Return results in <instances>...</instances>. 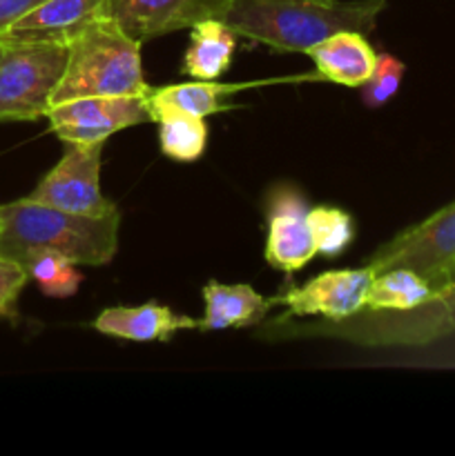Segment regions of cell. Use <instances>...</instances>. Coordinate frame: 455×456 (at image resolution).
<instances>
[{"instance_id":"obj_1","label":"cell","mask_w":455,"mask_h":456,"mask_svg":"<svg viewBox=\"0 0 455 456\" xmlns=\"http://www.w3.org/2000/svg\"><path fill=\"white\" fill-rule=\"evenodd\" d=\"M386 0H230L221 20L275 52H302L337 31H373Z\"/></svg>"},{"instance_id":"obj_2","label":"cell","mask_w":455,"mask_h":456,"mask_svg":"<svg viewBox=\"0 0 455 456\" xmlns=\"http://www.w3.org/2000/svg\"><path fill=\"white\" fill-rule=\"evenodd\" d=\"M120 212L105 216L62 212L36 200L0 205V252L21 261L29 249H54L76 265H107L119 249Z\"/></svg>"},{"instance_id":"obj_3","label":"cell","mask_w":455,"mask_h":456,"mask_svg":"<svg viewBox=\"0 0 455 456\" xmlns=\"http://www.w3.org/2000/svg\"><path fill=\"white\" fill-rule=\"evenodd\" d=\"M455 334V283L442 285L431 298L410 310H361L343 321L290 325L275 321L268 338H333L360 347H419Z\"/></svg>"},{"instance_id":"obj_4","label":"cell","mask_w":455,"mask_h":456,"mask_svg":"<svg viewBox=\"0 0 455 456\" xmlns=\"http://www.w3.org/2000/svg\"><path fill=\"white\" fill-rule=\"evenodd\" d=\"M141 40L132 38L110 12L89 20L67 45V65L54 102L85 96H143ZM49 105V107H52Z\"/></svg>"},{"instance_id":"obj_5","label":"cell","mask_w":455,"mask_h":456,"mask_svg":"<svg viewBox=\"0 0 455 456\" xmlns=\"http://www.w3.org/2000/svg\"><path fill=\"white\" fill-rule=\"evenodd\" d=\"M67 65V45L3 43L0 120L34 123L45 118Z\"/></svg>"},{"instance_id":"obj_6","label":"cell","mask_w":455,"mask_h":456,"mask_svg":"<svg viewBox=\"0 0 455 456\" xmlns=\"http://www.w3.org/2000/svg\"><path fill=\"white\" fill-rule=\"evenodd\" d=\"M61 160L45 174L27 199L49 208L85 216L119 212L101 190L103 145L105 142H62Z\"/></svg>"},{"instance_id":"obj_7","label":"cell","mask_w":455,"mask_h":456,"mask_svg":"<svg viewBox=\"0 0 455 456\" xmlns=\"http://www.w3.org/2000/svg\"><path fill=\"white\" fill-rule=\"evenodd\" d=\"M366 265L375 274L391 267H409L424 276L435 292L437 281L455 265V200L393 236L368 256Z\"/></svg>"},{"instance_id":"obj_8","label":"cell","mask_w":455,"mask_h":456,"mask_svg":"<svg viewBox=\"0 0 455 456\" xmlns=\"http://www.w3.org/2000/svg\"><path fill=\"white\" fill-rule=\"evenodd\" d=\"M45 118L62 142H105L112 134L150 123L143 96H85L54 102Z\"/></svg>"},{"instance_id":"obj_9","label":"cell","mask_w":455,"mask_h":456,"mask_svg":"<svg viewBox=\"0 0 455 456\" xmlns=\"http://www.w3.org/2000/svg\"><path fill=\"white\" fill-rule=\"evenodd\" d=\"M308 209L310 205L302 191L288 183H279L266 194V261L288 276L306 267L317 254Z\"/></svg>"},{"instance_id":"obj_10","label":"cell","mask_w":455,"mask_h":456,"mask_svg":"<svg viewBox=\"0 0 455 456\" xmlns=\"http://www.w3.org/2000/svg\"><path fill=\"white\" fill-rule=\"evenodd\" d=\"M375 272L368 265L355 270H328L299 288H288L272 301L288 307L290 316H319L324 321H343L360 314Z\"/></svg>"},{"instance_id":"obj_11","label":"cell","mask_w":455,"mask_h":456,"mask_svg":"<svg viewBox=\"0 0 455 456\" xmlns=\"http://www.w3.org/2000/svg\"><path fill=\"white\" fill-rule=\"evenodd\" d=\"M230 0H110V13L132 38L145 40L221 18Z\"/></svg>"},{"instance_id":"obj_12","label":"cell","mask_w":455,"mask_h":456,"mask_svg":"<svg viewBox=\"0 0 455 456\" xmlns=\"http://www.w3.org/2000/svg\"><path fill=\"white\" fill-rule=\"evenodd\" d=\"M107 12L110 0H43L0 34V43L70 45L89 20Z\"/></svg>"},{"instance_id":"obj_13","label":"cell","mask_w":455,"mask_h":456,"mask_svg":"<svg viewBox=\"0 0 455 456\" xmlns=\"http://www.w3.org/2000/svg\"><path fill=\"white\" fill-rule=\"evenodd\" d=\"M92 328L103 337L136 343H165L178 332L199 330V321L178 314L156 301H147L134 307H107L92 321Z\"/></svg>"},{"instance_id":"obj_14","label":"cell","mask_w":455,"mask_h":456,"mask_svg":"<svg viewBox=\"0 0 455 456\" xmlns=\"http://www.w3.org/2000/svg\"><path fill=\"white\" fill-rule=\"evenodd\" d=\"M203 297V316L199 319L201 332H221V330H244L263 323L275 305L248 283L226 285L208 281L201 289Z\"/></svg>"},{"instance_id":"obj_15","label":"cell","mask_w":455,"mask_h":456,"mask_svg":"<svg viewBox=\"0 0 455 456\" xmlns=\"http://www.w3.org/2000/svg\"><path fill=\"white\" fill-rule=\"evenodd\" d=\"M317 76L343 87H361L377 65V53L364 31L343 29L308 49Z\"/></svg>"},{"instance_id":"obj_16","label":"cell","mask_w":455,"mask_h":456,"mask_svg":"<svg viewBox=\"0 0 455 456\" xmlns=\"http://www.w3.org/2000/svg\"><path fill=\"white\" fill-rule=\"evenodd\" d=\"M241 89V85H221L212 80H199V83H170L161 87H150L145 94L147 110L152 120L165 118V116H194V118H208L217 111L226 110V98Z\"/></svg>"},{"instance_id":"obj_17","label":"cell","mask_w":455,"mask_h":456,"mask_svg":"<svg viewBox=\"0 0 455 456\" xmlns=\"http://www.w3.org/2000/svg\"><path fill=\"white\" fill-rule=\"evenodd\" d=\"M236 49V31L221 18H210L190 29L181 74L194 80H217L230 69Z\"/></svg>"},{"instance_id":"obj_18","label":"cell","mask_w":455,"mask_h":456,"mask_svg":"<svg viewBox=\"0 0 455 456\" xmlns=\"http://www.w3.org/2000/svg\"><path fill=\"white\" fill-rule=\"evenodd\" d=\"M433 288L424 276L409 267H391V270L377 272L373 276L366 292L364 310L370 312H401L410 307L422 305L431 298Z\"/></svg>"},{"instance_id":"obj_19","label":"cell","mask_w":455,"mask_h":456,"mask_svg":"<svg viewBox=\"0 0 455 456\" xmlns=\"http://www.w3.org/2000/svg\"><path fill=\"white\" fill-rule=\"evenodd\" d=\"M18 263L25 267L29 281H34L40 292L49 298L74 297L83 283V274L76 270V263L54 249H29Z\"/></svg>"},{"instance_id":"obj_20","label":"cell","mask_w":455,"mask_h":456,"mask_svg":"<svg viewBox=\"0 0 455 456\" xmlns=\"http://www.w3.org/2000/svg\"><path fill=\"white\" fill-rule=\"evenodd\" d=\"M159 123L161 151L177 163H194L203 156L208 145V125L205 118L194 116H165Z\"/></svg>"},{"instance_id":"obj_21","label":"cell","mask_w":455,"mask_h":456,"mask_svg":"<svg viewBox=\"0 0 455 456\" xmlns=\"http://www.w3.org/2000/svg\"><path fill=\"white\" fill-rule=\"evenodd\" d=\"M308 225H310L317 254L326 258L343 254L355 239L352 216L346 209L333 208V205H315L308 209Z\"/></svg>"},{"instance_id":"obj_22","label":"cell","mask_w":455,"mask_h":456,"mask_svg":"<svg viewBox=\"0 0 455 456\" xmlns=\"http://www.w3.org/2000/svg\"><path fill=\"white\" fill-rule=\"evenodd\" d=\"M406 65L393 53H379L370 78L361 85V102L370 110L384 107L397 92L404 78Z\"/></svg>"},{"instance_id":"obj_23","label":"cell","mask_w":455,"mask_h":456,"mask_svg":"<svg viewBox=\"0 0 455 456\" xmlns=\"http://www.w3.org/2000/svg\"><path fill=\"white\" fill-rule=\"evenodd\" d=\"M29 283L25 267L0 252V321H13L18 312V298Z\"/></svg>"},{"instance_id":"obj_24","label":"cell","mask_w":455,"mask_h":456,"mask_svg":"<svg viewBox=\"0 0 455 456\" xmlns=\"http://www.w3.org/2000/svg\"><path fill=\"white\" fill-rule=\"evenodd\" d=\"M40 3L43 0H0V34H4L18 18L25 16Z\"/></svg>"},{"instance_id":"obj_25","label":"cell","mask_w":455,"mask_h":456,"mask_svg":"<svg viewBox=\"0 0 455 456\" xmlns=\"http://www.w3.org/2000/svg\"><path fill=\"white\" fill-rule=\"evenodd\" d=\"M449 283H455V265L451 267V270H446V272H444V276H442V279L437 281L435 289H440L442 285H449Z\"/></svg>"},{"instance_id":"obj_26","label":"cell","mask_w":455,"mask_h":456,"mask_svg":"<svg viewBox=\"0 0 455 456\" xmlns=\"http://www.w3.org/2000/svg\"><path fill=\"white\" fill-rule=\"evenodd\" d=\"M0 53H3V43H0Z\"/></svg>"}]
</instances>
